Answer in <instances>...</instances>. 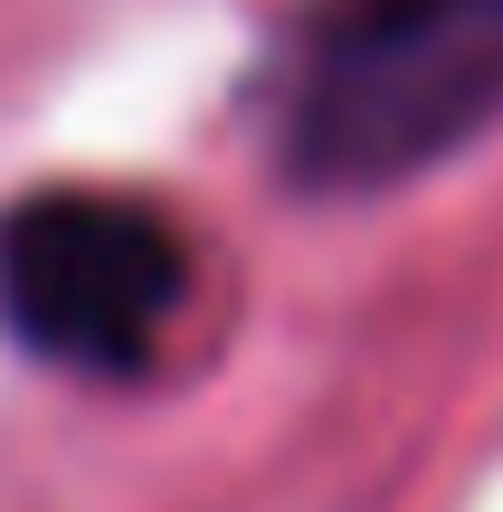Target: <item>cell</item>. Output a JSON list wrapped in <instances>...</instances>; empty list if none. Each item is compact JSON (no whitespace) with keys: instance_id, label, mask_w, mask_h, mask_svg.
Segmentation results:
<instances>
[{"instance_id":"obj_1","label":"cell","mask_w":503,"mask_h":512,"mask_svg":"<svg viewBox=\"0 0 503 512\" xmlns=\"http://www.w3.org/2000/svg\"><path fill=\"white\" fill-rule=\"evenodd\" d=\"M503 124V0H323L285 86L304 190H390Z\"/></svg>"},{"instance_id":"obj_2","label":"cell","mask_w":503,"mask_h":512,"mask_svg":"<svg viewBox=\"0 0 503 512\" xmlns=\"http://www.w3.org/2000/svg\"><path fill=\"white\" fill-rule=\"evenodd\" d=\"M181 304V238L143 200L38 190L0 219V313L67 370H143Z\"/></svg>"}]
</instances>
